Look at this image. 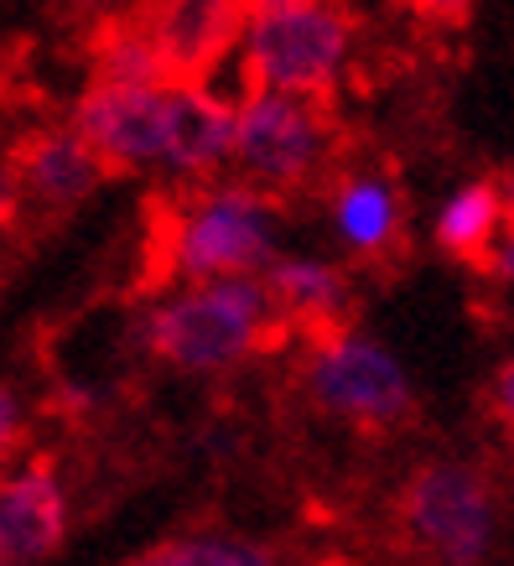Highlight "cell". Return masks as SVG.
I'll list each match as a JSON object with an SVG mask.
<instances>
[{"label": "cell", "instance_id": "7", "mask_svg": "<svg viewBox=\"0 0 514 566\" xmlns=\"http://www.w3.org/2000/svg\"><path fill=\"white\" fill-rule=\"evenodd\" d=\"M265 260H271V203L260 192L229 188L182 223L177 271L198 281H229V275L260 271Z\"/></svg>", "mask_w": 514, "mask_h": 566}, {"label": "cell", "instance_id": "18", "mask_svg": "<svg viewBox=\"0 0 514 566\" xmlns=\"http://www.w3.org/2000/svg\"><path fill=\"white\" fill-rule=\"evenodd\" d=\"M499 198H504V208H510V213H514V167H510V172H504V182H499Z\"/></svg>", "mask_w": 514, "mask_h": 566}, {"label": "cell", "instance_id": "9", "mask_svg": "<svg viewBox=\"0 0 514 566\" xmlns=\"http://www.w3.org/2000/svg\"><path fill=\"white\" fill-rule=\"evenodd\" d=\"M255 6H146L140 21L151 32L171 88H203V78L219 69V57L250 32Z\"/></svg>", "mask_w": 514, "mask_h": 566}, {"label": "cell", "instance_id": "15", "mask_svg": "<svg viewBox=\"0 0 514 566\" xmlns=\"http://www.w3.org/2000/svg\"><path fill=\"white\" fill-rule=\"evenodd\" d=\"M130 566H275V556L255 541H171Z\"/></svg>", "mask_w": 514, "mask_h": 566}, {"label": "cell", "instance_id": "14", "mask_svg": "<svg viewBox=\"0 0 514 566\" xmlns=\"http://www.w3.org/2000/svg\"><path fill=\"white\" fill-rule=\"evenodd\" d=\"M338 229L343 240L364 255H385L390 240L400 234V208L379 182H354L338 192Z\"/></svg>", "mask_w": 514, "mask_h": 566}, {"label": "cell", "instance_id": "3", "mask_svg": "<svg viewBox=\"0 0 514 566\" xmlns=\"http://www.w3.org/2000/svg\"><path fill=\"white\" fill-rule=\"evenodd\" d=\"M400 515L411 525V535L431 556H442L447 566H473L489 551L494 535V499L468 468L437 463L421 468L406 494H400Z\"/></svg>", "mask_w": 514, "mask_h": 566}, {"label": "cell", "instance_id": "11", "mask_svg": "<svg viewBox=\"0 0 514 566\" xmlns=\"http://www.w3.org/2000/svg\"><path fill=\"white\" fill-rule=\"evenodd\" d=\"M271 296H275V307L286 312V323L307 327V338L317 348L348 338L354 292H348V281L333 265H317V260H275Z\"/></svg>", "mask_w": 514, "mask_h": 566}, {"label": "cell", "instance_id": "16", "mask_svg": "<svg viewBox=\"0 0 514 566\" xmlns=\"http://www.w3.org/2000/svg\"><path fill=\"white\" fill-rule=\"evenodd\" d=\"M21 406H17V395H11V385H0V463L11 458L21 447Z\"/></svg>", "mask_w": 514, "mask_h": 566}, {"label": "cell", "instance_id": "20", "mask_svg": "<svg viewBox=\"0 0 514 566\" xmlns=\"http://www.w3.org/2000/svg\"><path fill=\"white\" fill-rule=\"evenodd\" d=\"M0 566H11V562H6V556H0Z\"/></svg>", "mask_w": 514, "mask_h": 566}, {"label": "cell", "instance_id": "5", "mask_svg": "<svg viewBox=\"0 0 514 566\" xmlns=\"http://www.w3.org/2000/svg\"><path fill=\"white\" fill-rule=\"evenodd\" d=\"M0 182L17 198L21 223H32V219H63L99 182H109V172L99 167V156L78 140V130L73 136L69 130H32V136H21L11 146Z\"/></svg>", "mask_w": 514, "mask_h": 566}, {"label": "cell", "instance_id": "17", "mask_svg": "<svg viewBox=\"0 0 514 566\" xmlns=\"http://www.w3.org/2000/svg\"><path fill=\"white\" fill-rule=\"evenodd\" d=\"M494 411L504 416V421H510L514 427V359L504 364V369H499L494 375Z\"/></svg>", "mask_w": 514, "mask_h": 566}, {"label": "cell", "instance_id": "4", "mask_svg": "<svg viewBox=\"0 0 514 566\" xmlns=\"http://www.w3.org/2000/svg\"><path fill=\"white\" fill-rule=\"evenodd\" d=\"M307 390L323 411L364 421V427H395L400 416H411V379H406V369L385 348L364 344V338H343V344L317 348V359L307 369Z\"/></svg>", "mask_w": 514, "mask_h": 566}, {"label": "cell", "instance_id": "19", "mask_svg": "<svg viewBox=\"0 0 514 566\" xmlns=\"http://www.w3.org/2000/svg\"><path fill=\"white\" fill-rule=\"evenodd\" d=\"M494 265H504V271L514 275V234H510V240H504V250H499V260H494Z\"/></svg>", "mask_w": 514, "mask_h": 566}, {"label": "cell", "instance_id": "13", "mask_svg": "<svg viewBox=\"0 0 514 566\" xmlns=\"http://www.w3.org/2000/svg\"><path fill=\"white\" fill-rule=\"evenodd\" d=\"M504 219V198L494 182H473L468 192H458L437 219V250L463 265H494V234Z\"/></svg>", "mask_w": 514, "mask_h": 566}, {"label": "cell", "instance_id": "12", "mask_svg": "<svg viewBox=\"0 0 514 566\" xmlns=\"http://www.w3.org/2000/svg\"><path fill=\"white\" fill-rule=\"evenodd\" d=\"M240 120L208 88H171L167 94V161L182 172H208L234 151Z\"/></svg>", "mask_w": 514, "mask_h": 566}, {"label": "cell", "instance_id": "2", "mask_svg": "<svg viewBox=\"0 0 514 566\" xmlns=\"http://www.w3.org/2000/svg\"><path fill=\"white\" fill-rule=\"evenodd\" d=\"M348 32H354L348 11H333V6H296V0L255 6L250 52H244L250 99H260V94L327 99L333 73L348 52Z\"/></svg>", "mask_w": 514, "mask_h": 566}, {"label": "cell", "instance_id": "10", "mask_svg": "<svg viewBox=\"0 0 514 566\" xmlns=\"http://www.w3.org/2000/svg\"><path fill=\"white\" fill-rule=\"evenodd\" d=\"M69 504L52 479V463H32L21 479L0 483V556L6 562H42L63 546Z\"/></svg>", "mask_w": 514, "mask_h": 566}, {"label": "cell", "instance_id": "1", "mask_svg": "<svg viewBox=\"0 0 514 566\" xmlns=\"http://www.w3.org/2000/svg\"><path fill=\"white\" fill-rule=\"evenodd\" d=\"M292 338L286 312L275 307L271 292L250 281H213L198 292L177 296L146 323V344L156 359L177 369H229L244 354H271Z\"/></svg>", "mask_w": 514, "mask_h": 566}, {"label": "cell", "instance_id": "8", "mask_svg": "<svg viewBox=\"0 0 514 566\" xmlns=\"http://www.w3.org/2000/svg\"><path fill=\"white\" fill-rule=\"evenodd\" d=\"M78 140L99 156L109 177L136 172L140 161L167 156V94L88 84V94L78 99Z\"/></svg>", "mask_w": 514, "mask_h": 566}, {"label": "cell", "instance_id": "6", "mask_svg": "<svg viewBox=\"0 0 514 566\" xmlns=\"http://www.w3.org/2000/svg\"><path fill=\"white\" fill-rule=\"evenodd\" d=\"M327 146H333L327 99H302V94H260V99H250L240 115V140H234L244 167L260 177H275V182L307 177L323 161Z\"/></svg>", "mask_w": 514, "mask_h": 566}]
</instances>
